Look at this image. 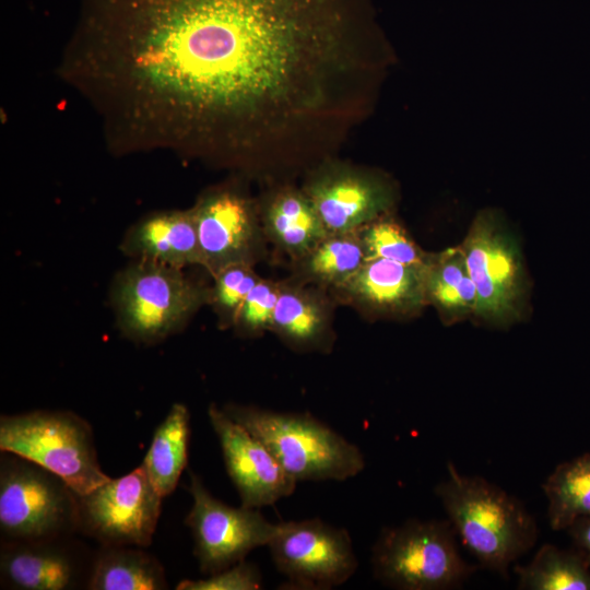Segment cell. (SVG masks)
<instances>
[{
	"instance_id": "1",
	"label": "cell",
	"mask_w": 590,
	"mask_h": 590,
	"mask_svg": "<svg viewBox=\"0 0 590 590\" xmlns=\"http://www.w3.org/2000/svg\"><path fill=\"white\" fill-rule=\"evenodd\" d=\"M434 492L480 565L508 580L510 566L538 541L535 518L524 504L482 476L460 473L453 462Z\"/></svg>"
},
{
	"instance_id": "2",
	"label": "cell",
	"mask_w": 590,
	"mask_h": 590,
	"mask_svg": "<svg viewBox=\"0 0 590 590\" xmlns=\"http://www.w3.org/2000/svg\"><path fill=\"white\" fill-rule=\"evenodd\" d=\"M211 285L179 269L146 260H131L117 271L109 303L120 334L153 345L181 332L203 307Z\"/></svg>"
},
{
	"instance_id": "3",
	"label": "cell",
	"mask_w": 590,
	"mask_h": 590,
	"mask_svg": "<svg viewBox=\"0 0 590 590\" xmlns=\"http://www.w3.org/2000/svg\"><path fill=\"white\" fill-rule=\"evenodd\" d=\"M223 411L260 439L296 481H346L365 469L362 450L308 412L225 403Z\"/></svg>"
},
{
	"instance_id": "4",
	"label": "cell",
	"mask_w": 590,
	"mask_h": 590,
	"mask_svg": "<svg viewBox=\"0 0 590 590\" xmlns=\"http://www.w3.org/2000/svg\"><path fill=\"white\" fill-rule=\"evenodd\" d=\"M456 536L448 519L385 527L371 547L373 575L399 590L459 589L479 566L461 557Z\"/></svg>"
},
{
	"instance_id": "5",
	"label": "cell",
	"mask_w": 590,
	"mask_h": 590,
	"mask_svg": "<svg viewBox=\"0 0 590 590\" xmlns=\"http://www.w3.org/2000/svg\"><path fill=\"white\" fill-rule=\"evenodd\" d=\"M0 450L49 470L76 495L110 479L98 462L91 425L71 411L35 410L1 415Z\"/></svg>"
},
{
	"instance_id": "6",
	"label": "cell",
	"mask_w": 590,
	"mask_h": 590,
	"mask_svg": "<svg viewBox=\"0 0 590 590\" xmlns=\"http://www.w3.org/2000/svg\"><path fill=\"white\" fill-rule=\"evenodd\" d=\"M78 495L58 475L11 452L0 457L3 541L70 536L78 532Z\"/></svg>"
},
{
	"instance_id": "7",
	"label": "cell",
	"mask_w": 590,
	"mask_h": 590,
	"mask_svg": "<svg viewBox=\"0 0 590 590\" xmlns=\"http://www.w3.org/2000/svg\"><path fill=\"white\" fill-rule=\"evenodd\" d=\"M460 248L476 288L474 316L498 327L520 320L528 296L526 270L519 244L497 212L481 211Z\"/></svg>"
},
{
	"instance_id": "8",
	"label": "cell",
	"mask_w": 590,
	"mask_h": 590,
	"mask_svg": "<svg viewBox=\"0 0 590 590\" xmlns=\"http://www.w3.org/2000/svg\"><path fill=\"white\" fill-rule=\"evenodd\" d=\"M233 176L203 191L191 206L196 220L201 268L211 278L233 264L256 267L269 256L257 198Z\"/></svg>"
},
{
	"instance_id": "9",
	"label": "cell",
	"mask_w": 590,
	"mask_h": 590,
	"mask_svg": "<svg viewBox=\"0 0 590 590\" xmlns=\"http://www.w3.org/2000/svg\"><path fill=\"white\" fill-rule=\"evenodd\" d=\"M328 234L355 232L391 213L399 199L396 181L385 172L339 156L323 160L302 177Z\"/></svg>"
},
{
	"instance_id": "10",
	"label": "cell",
	"mask_w": 590,
	"mask_h": 590,
	"mask_svg": "<svg viewBox=\"0 0 590 590\" xmlns=\"http://www.w3.org/2000/svg\"><path fill=\"white\" fill-rule=\"evenodd\" d=\"M268 547L285 578L282 589H332L346 582L358 567L349 531L317 517L279 522Z\"/></svg>"
},
{
	"instance_id": "11",
	"label": "cell",
	"mask_w": 590,
	"mask_h": 590,
	"mask_svg": "<svg viewBox=\"0 0 590 590\" xmlns=\"http://www.w3.org/2000/svg\"><path fill=\"white\" fill-rule=\"evenodd\" d=\"M163 498L141 463L128 474L78 495V532L101 545L146 547L152 543Z\"/></svg>"
},
{
	"instance_id": "12",
	"label": "cell",
	"mask_w": 590,
	"mask_h": 590,
	"mask_svg": "<svg viewBox=\"0 0 590 590\" xmlns=\"http://www.w3.org/2000/svg\"><path fill=\"white\" fill-rule=\"evenodd\" d=\"M192 506L185 524L193 538V554L208 576L240 560L257 547L268 546L279 530L257 508L233 507L214 497L201 477L190 471Z\"/></svg>"
},
{
	"instance_id": "13",
	"label": "cell",
	"mask_w": 590,
	"mask_h": 590,
	"mask_svg": "<svg viewBox=\"0 0 590 590\" xmlns=\"http://www.w3.org/2000/svg\"><path fill=\"white\" fill-rule=\"evenodd\" d=\"M227 474L240 505L260 509L291 496L297 482L283 469L267 446L216 403L208 408Z\"/></svg>"
},
{
	"instance_id": "14",
	"label": "cell",
	"mask_w": 590,
	"mask_h": 590,
	"mask_svg": "<svg viewBox=\"0 0 590 590\" xmlns=\"http://www.w3.org/2000/svg\"><path fill=\"white\" fill-rule=\"evenodd\" d=\"M426 266L367 260L347 281L330 292L338 305L352 307L367 319L411 318L427 306Z\"/></svg>"
},
{
	"instance_id": "15",
	"label": "cell",
	"mask_w": 590,
	"mask_h": 590,
	"mask_svg": "<svg viewBox=\"0 0 590 590\" xmlns=\"http://www.w3.org/2000/svg\"><path fill=\"white\" fill-rule=\"evenodd\" d=\"M92 557L70 536L2 541V588L16 590H69L86 586Z\"/></svg>"
},
{
	"instance_id": "16",
	"label": "cell",
	"mask_w": 590,
	"mask_h": 590,
	"mask_svg": "<svg viewBox=\"0 0 590 590\" xmlns=\"http://www.w3.org/2000/svg\"><path fill=\"white\" fill-rule=\"evenodd\" d=\"M337 305L327 288L291 276L282 279L270 332L294 352L328 354L337 340L333 328Z\"/></svg>"
},
{
	"instance_id": "17",
	"label": "cell",
	"mask_w": 590,
	"mask_h": 590,
	"mask_svg": "<svg viewBox=\"0 0 590 590\" xmlns=\"http://www.w3.org/2000/svg\"><path fill=\"white\" fill-rule=\"evenodd\" d=\"M257 203L270 247L288 262L304 256L328 235L312 202L294 181L266 185Z\"/></svg>"
},
{
	"instance_id": "18",
	"label": "cell",
	"mask_w": 590,
	"mask_h": 590,
	"mask_svg": "<svg viewBox=\"0 0 590 590\" xmlns=\"http://www.w3.org/2000/svg\"><path fill=\"white\" fill-rule=\"evenodd\" d=\"M119 250L131 260L153 261L179 269L201 267L192 209L146 214L126 231Z\"/></svg>"
},
{
	"instance_id": "19",
	"label": "cell",
	"mask_w": 590,
	"mask_h": 590,
	"mask_svg": "<svg viewBox=\"0 0 590 590\" xmlns=\"http://www.w3.org/2000/svg\"><path fill=\"white\" fill-rule=\"evenodd\" d=\"M90 590L167 589L163 565L139 546L101 545L93 553L85 586Z\"/></svg>"
},
{
	"instance_id": "20",
	"label": "cell",
	"mask_w": 590,
	"mask_h": 590,
	"mask_svg": "<svg viewBox=\"0 0 590 590\" xmlns=\"http://www.w3.org/2000/svg\"><path fill=\"white\" fill-rule=\"evenodd\" d=\"M425 294L427 305L435 307L446 324L474 315L476 288L460 246L432 252L426 266Z\"/></svg>"
},
{
	"instance_id": "21",
	"label": "cell",
	"mask_w": 590,
	"mask_h": 590,
	"mask_svg": "<svg viewBox=\"0 0 590 590\" xmlns=\"http://www.w3.org/2000/svg\"><path fill=\"white\" fill-rule=\"evenodd\" d=\"M365 261L356 231L328 234L304 256L288 262V276L331 291L347 281Z\"/></svg>"
},
{
	"instance_id": "22",
	"label": "cell",
	"mask_w": 590,
	"mask_h": 590,
	"mask_svg": "<svg viewBox=\"0 0 590 590\" xmlns=\"http://www.w3.org/2000/svg\"><path fill=\"white\" fill-rule=\"evenodd\" d=\"M190 413L179 402L174 403L154 430L144 465L156 491L166 497L177 487L188 463Z\"/></svg>"
},
{
	"instance_id": "23",
	"label": "cell",
	"mask_w": 590,
	"mask_h": 590,
	"mask_svg": "<svg viewBox=\"0 0 590 590\" xmlns=\"http://www.w3.org/2000/svg\"><path fill=\"white\" fill-rule=\"evenodd\" d=\"M519 590H590V565L576 547L543 544L527 565H515Z\"/></svg>"
},
{
	"instance_id": "24",
	"label": "cell",
	"mask_w": 590,
	"mask_h": 590,
	"mask_svg": "<svg viewBox=\"0 0 590 590\" xmlns=\"http://www.w3.org/2000/svg\"><path fill=\"white\" fill-rule=\"evenodd\" d=\"M542 489L553 530H565L578 517L590 515V452L558 463Z\"/></svg>"
},
{
	"instance_id": "25",
	"label": "cell",
	"mask_w": 590,
	"mask_h": 590,
	"mask_svg": "<svg viewBox=\"0 0 590 590\" xmlns=\"http://www.w3.org/2000/svg\"><path fill=\"white\" fill-rule=\"evenodd\" d=\"M365 260L387 259L405 264H427L432 252L423 250L397 221L387 213L357 231Z\"/></svg>"
},
{
	"instance_id": "26",
	"label": "cell",
	"mask_w": 590,
	"mask_h": 590,
	"mask_svg": "<svg viewBox=\"0 0 590 590\" xmlns=\"http://www.w3.org/2000/svg\"><path fill=\"white\" fill-rule=\"evenodd\" d=\"M210 290V303L217 328H233L237 314L253 286L261 280L255 267L233 264L216 273Z\"/></svg>"
},
{
	"instance_id": "27",
	"label": "cell",
	"mask_w": 590,
	"mask_h": 590,
	"mask_svg": "<svg viewBox=\"0 0 590 590\" xmlns=\"http://www.w3.org/2000/svg\"><path fill=\"white\" fill-rule=\"evenodd\" d=\"M281 292V280L263 279L245 298L232 330L241 339H255L271 331Z\"/></svg>"
},
{
	"instance_id": "28",
	"label": "cell",
	"mask_w": 590,
	"mask_h": 590,
	"mask_svg": "<svg viewBox=\"0 0 590 590\" xmlns=\"http://www.w3.org/2000/svg\"><path fill=\"white\" fill-rule=\"evenodd\" d=\"M263 577L260 568L246 559L240 560L205 578L184 579L177 590H258L262 589Z\"/></svg>"
},
{
	"instance_id": "29",
	"label": "cell",
	"mask_w": 590,
	"mask_h": 590,
	"mask_svg": "<svg viewBox=\"0 0 590 590\" xmlns=\"http://www.w3.org/2000/svg\"><path fill=\"white\" fill-rule=\"evenodd\" d=\"M573 546L578 548L590 565V515L575 519L566 529Z\"/></svg>"
}]
</instances>
